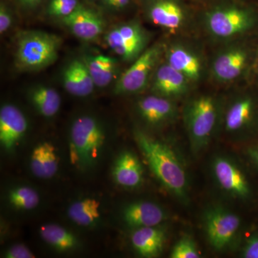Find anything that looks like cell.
<instances>
[{
  "label": "cell",
  "instance_id": "obj_1",
  "mask_svg": "<svg viewBox=\"0 0 258 258\" xmlns=\"http://www.w3.org/2000/svg\"><path fill=\"white\" fill-rule=\"evenodd\" d=\"M136 139L151 169L159 181L176 196L184 198L187 179L184 168L174 152L166 144L141 132L136 133Z\"/></svg>",
  "mask_w": 258,
  "mask_h": 258
},
{
  "label": "cell",
  "instance_id": "obj_2",
  "mask_svg": "<svg viewBox=\"0 0 258 258\" xmlns=\"http://www.w3.org/2000/svg\"><path fill=\"white\" fill-rule=\"evenodd\" d=\"M106 134L100 122L91 115L76 119L70 132L69 157L79 169L91 167L101 156Z\"/></svg>",
  "mask_w": 258,
  "mask_h": 258
},
{
  "label": "cell",
  "instance_id": "obj_3",
  "mask_svg": "<svg viewBox=\"0 0 258 258\" xmlns=\"http://www.w3.org/2000/svg\"><path fill=\"white\" fill-rule=\"evenodd\" d=\"M60 43L57 35L47 32H23L17 42L15 66L24 71L45 69L57 60Z\"/></svg>",
  "mask_w": 258,
  "mask_h": 258
},
{
  "label": "cell",
  "instance_id": "obj_4",
  "mask_svg": "<svg viewBox=\"0 0 258 258\" xmlns=\"http://www.w3.org/2000/svg\"><path fill=\"white\" fill-rule=\"evenodd\" d=\"M210 35L219 40H230L247 32L253 25L249 10L238 5H221L208 10L204 17Z\"/></svg>",
  "mask_w": 258,
  "mask_h": 258
},
{
  "label": "cell",
  "instance_id": "obj_5",
  "mask_svg": "<svg viewBox=\"0 0 258 258\" xmlns=\"http://www.w3.org/2000/svg\"><path fill=\"white\" fill-rule=\"evenodd\" d=\"M217 118V103L212 97L200 96L188 103L184 119L194 150L198 152L208 144Z\"/></svg>",
  "mask_w": 258,
  "mask_h": 258
},
{
  "label": "cell",
  "instance_id": "obj_6",
  "mask_svg": "<svg viewBox=\"0 0 258 258\" xmlns=\"http://www.w3.org/2000/svg\"><path fill=\"white\" fill-rule=\"evenodd\" d=\"M162 53L163 47L160 44L144 50L120 76L115 85V94H132L142 91L150 81L153 71L157 68Z\"/></svg>",
  "mask_w": 258,
  "mask_h": 258
},
{
  "label": "cell",
  "instance_id": "obj_7",
  "mask_svg": "<svg viewBox=\"0 0 258 258\" xmlns=\"http://www.w3.org/2000/svg\"><path fill=\"white\" fill-rule=\"evenodd\" d=\"M107 45L123 60H137L145 50L148 42L147 32L137 22L118 25L107 33Z\"/></svg>",
  "mask_w": 258,
  "mask_h": 258
},
{
  "label": "cell",
  "instance_id": "obj_8",
  "mask_svg": "<svg viewBox=\"0 0 258 258\" xmlns=\"http://www.w3.org/2000/svg\"><path fill=\"white\" fill-rule=\"evenodd\" d=\"M240 219L235 214L222 208L212 209L206 214L205 227L210 244L221 250L232 242L240 227Z\"/></svg>",
  "mask_w": 258,
  "mask_h": 258
},
{
  "label": "cell",
  "instance_id": "obj_9",
  "mask_svg": "<svg viewBox=\"0 0 258 258\" xmlns=\"http://www.w3.org/2000/svg\"><path fill=\"white\" fill-rule=\"evenodd\" d=\"M147 8L152 23L171 32L183 28L187 20V10L181 0H150Z\"/></svg>",
  "mask_w": 258,
  "mask_h": 258
},
{
  "label": "cell",
  "instance_id": "obj_10",
  "mask_svg": "<svg viewBox=\"0 0 258 258\" xmlns=\"http://www.w3.org/2000/svg\"><path fill=\"white\" fill-rule=\"evenodd\" d=\"M247 60L248 54L242 47H229L222 50L213 60L212 76L221 83L232 82L243 72Z\"/></svg>",
  "mask_w": 258,
  "mask_h": 258
},
{
  "label": "cell",
  "instance_id": "obj_11",
  "mask_svg": "<svg viewBox=\"0 0 258 258\" xmlns=\"http://www.w3.org/2000/svg\"><path fill=\"white\" fill-rule=\"evenodd\" d=\"M62 23L78 38L86 41L96 40L104 30L103 18L93 10L79 5Z\"/></svg>",
  "mask_w": 258,
  "mask_h": 258
},
{
  "label": "cell",
  "instance_id": "obj_12",
  "mask_svg": "<svg viewBox=\"0 0 258 258\" xmlns=\"http://www.w3.org/2000/svg\"><path fill=\"white\" fill-rule=\"evenodd\" d=\"M28 127V120L18 108L11 104L2 107L0 143L5 149L13 150L26 133Z\"/></svg>",
  "mask_w": 258,
  "mask_h": 258
},
{
  "label": "cell",
  "instance_id": "obj_13",
  "mask_svg": "<svg viewBox=\"0 0 258 258\" xmlns=\"http://www.w3.org/2000/svg\"><path fill=\"white\" fill-rule=\"evenodd\" d=\"M190 81L166 62L156 69L152 80V91L157 96L171 98L182 96L189 89Z\"/></svg>",
  "mask_w": 258,
  "mask_h": 258
},
{
  "label": "cell",
  "instance_id": "obj_14",
  "mask_svg": "<svg viewBox=\"0 0 258 258\" xmlns=\"http://www.w3.org/2000/svg\"><path fill=\"white\" fill-rule=\"evenodd\" d=\"M213 171L217 182L227 192L240 198L249 195V185L245 176L232 161L217 158L213 163Z\"/></svg>",
  "mask_w": 258,
  "mask_h": 258
},
{
  "label": "cell",
  "instance_id": "obj_15",
  "mask_svg": "<svg viewBox=\"0 0 258 258\" xmlns=\"http://www.w3.org/2000/svg\"><path fill=\"white\" fill-rule=\"evenodd\" d=\"M166 62L184 75L190 83L197 82L203 74V63L196 52L181 45H173L166 51Z\"/></svg>",
  "mask_w": 258,
  "mask_h": 258
},
{
  "label": "cell",
  "instance_id": "obj_16",
  "mask_svg": "<svg viewBox=\"0 0 258 258\" xmlns=\"http://www.w3.org/2000/svg\"><path fill=\"white\" fill-rule=\"evenodd\" d=\"M123 218L131 227H156L165 220L166 214L155 203L139 201L131 204L125 208Z\"/></svg>",
  "mask_w": 258,
  "mask_h": 258
},
{
  "label": "cell",
  "instance_id": "obj_17",
  "mask_svg": "<svg viewBox=\"0 0 258 258\" xmlns=\"http://www.w3.org/2000/svg\"><path fill=\"white\" fill-rule=\"evenodd\" d=\"M113 176L120 186L135 188L143 181V166L133 153L124 152L115 161Z\"/></svg>",
  "mask_w": 258,
  "mask_h": 258
},
{
  "label": "cell",
  "instance_id": "obj_18",
  "mask_svg": "<svg viewBox=\"0 0 258 258\" xmlns=\"http://www.w3.org/2000/svg\"><path fill=\"white\" fill-rule=\"evenodd\" d=\"M141 116L151 124H159L171 119L176 115V107L169 98L149 96L138 102Z\"/></svg>",
  "mask_w": 258,
  "mask_h": 258
},
{
  "label": "cell",
  "instance_id": "obj_19",
  "mask_svg": "<svg viewBox=\"0 0 258 258\" xmlns=\"http://www.w3.org/2000/svg\"><path fill=\"white\" fill-rule=\"evenodd\" d=\"M58 161L55 146L50 142H42L32 151L30 168L37 177L50 179L58 170Z\"/></svg>",
  "mask_w": 258,
  "mask_h": 258
},
{
  "label": "cell",
  "instance_id": "obj_20",
  "mask_svg": "<svg viewBox=\"0 0 258 258\" xmlns=\"http://www.w3.org/2000/svg\"><path fill=\"white\" fill-rule=\"evenodd\" d=\"M165 232L157 227H140L132 236V243L140 255L157 257L162 251Z\"/></svg>",
  "mask_w": 258,
  "mask_h": 258
},
{
  "label": "cell",
  "instance_id": "obj_21",
  "mask_svg": "<svg viewBox=\"0 0 258 258\" xmlns=\"http://www.w3.org/2000/svg\"><path fill=\"white\" fill-rule=\"evenodd\" d=\"M83 61L97 87H106L114 79L117 61L113 57L103 55L87 56Z\"/></svg>",
  "mask_w": 258,
  "mask_h": 258
},
{
  "label": "cell",
  "instance_id": "obj_22",
  "mask_svg": "<svg viewBox=\"0 0 258 258\" xmlns=\"http://www.w3.org/2000/svg\"><path fill=\"white\" fill-rule=\"evenodd\" d=\"M68 215L76 225L83 227L92 226L101 217V203L93 198L78 200L69 207Z\"/></svg>",
  "mask_w": 258,
  "mask_h": 258
},
{
  "label": "cell",
  "instance_id": "obj_23",
  "mask_svg": "<svg viewBox=\"0 0 258 258\" xmlns=\"http://www.w3.org/2000/svg\"><path fill=\"white\" fill-rule=\"evenodd\" d=\"M32 104L42 116L50 118L58 112L61 97L57 91L49 86H39L30 93Z\"/></svg>",
  "mask_w": 258,
  "mask_h": 258
},
{
  "label": "cell",
  "instance_id": "obj_24",
  "mask_svg": "<svg viewBox=\"0 0 258 258\" xmlns=\"http://www.w3.org/2000/svg\"><path fill=\"white\" fill-rule=\"evenodd\" d=\"M42 240L59 252H68L76 248L78 240L70 231L55 224L42 225L40 229Z\"/></svg>",
  "mask_w": 258,
  "mask_h": 258
},
{
  "label": "cell",
  "instance_id": "obj_25",
  "mask_svg": "<svg viewBox=\"0 0 258 258\" xmlns=\"http://www.w3.org/2000/svg\"><path fill=\"white\" fill-rule=\"evenodd\" d=\"M253 111V103L249 98L235 101L227 111L225 117V128L228 132L240 130L250 120Z\"/></svg>",
  "mask_w": 258,
  "mask_h": 258
},
{
  "label": "cell",
  "instance_id": "obj_26",
  "mask_svg": "<svg viewBox=\"0 0 258 258\" xmlns=\"http://www.w3.org/2000/svg\"><path fill=\"white\" fill-rule=\"evenodd\" d=\"M9 202L18 210H30L36 208L40 197L35 190L28 186H19L10 191Z\"/></svg>",
  "mask_w": 258,
  "mask_h": 258
},
{
  "label": "cell",
  "instance_id": "obj_27",
  "mask_svg": "<svg viewBox=\"0 0 258 258\" xmlns=\"http://www.w3.org/2000/svg\"><path fill=\"white\" fill-rule=\"evenodd\" d=\"M62 84L64 89L71 95L78 97H85L84 91L80 81L76 60L70 62L62 74Z\"/></svg>",
  "mask_w": 258,
  "mask_h": 258
},
{
  "label": "cell",
  "instance_id": "obj_28",
  "mask_svg": "<svg viewBox=\"0 0 258 258\" xmlns=\"http://www.w3.org/2000/svg\"><path fill=\"white\" fill-rule=\"evenodd\" d=\"M171 257L199 258L200 257V254L192 239L185 236L180 239L173 247Z\"/></svg>",
  "mask_w": 258,
  "mask_h": 258
},
{
  "label": "cell",
  "instance_id": "obj_29",
  "mask_svg": "<svg viewBox=\"0 0 258 258\" xmlns=\"http://www.w3.org/2000/svg\"><path fill=\"white\" fill-rule=\"evenodd\" d=\"M79 5L78 0H51L48 13L52 16L62 19L71 15Z\"/></svg>",
  "mask_w": 258,
  "mask_h": 258
},
{
  "label": "cell",
  "instance_id": "obj_30",
  "mask_svg": "<svg viewBox=\"0 0 258 258\" xmlns=\"http://www.w3.org/2000/svg\"><path fill=\"white\" fill-rule=\"evenodd\" d=\"M5 257L7 258H33L35 254L30 249L24 244H15L10 247L5 252Z\"/></svg>",
  "mask_w": 258,
  "mask_h": 258
},
{
  "label": "cell",
  "instance_id": "obj_31",
  "mask_svg": "<svg viewBox=\"0 0 258 258\" xmlns=\"http://www.w3.org/2000/svg\"><path fill=\"white\" fill-rule=\"evenodd\" d=\"M13 23V16L5 5L0 6V32L1 34L8 31Z\"/></svg>",
  "mask_w": 258,
  "mask_h": 258
},
{
  "label": "cell",
  "instance_id": "obj_32",
  "mask_svg": "<svg viewBox=\"0 0 258 258\" xmlns=\"http://www.w3.org/2000/svg\"><path fill=\"white\" fill-rule=\"evenodd\" d=\"M243 257L258 258V236H254L247 241L244 249Z\"/></svg>",
  "mask_w": 258,
  "mask_h": 258
},
{
  "label": "cell",
  "instance_id": "obj_33",
  "mask_svg": "<svg viewBox=\"0 0 258 258\" xmlns=\"http://www.w3.org/2000/svg\"><path fill=\"white\" fill-rule=\"evenodd\" d=\"M129 3H130V0H113L111 7L115 9H123L128 6Z\"/></svg>",
  "mask_w": 258,
  "mask_h": 258
},
{
  "label": "cell",
  "instance_id": "obj_34",
  "mask_svg": "<svg viewBox=\"0 0 258 258\" xmlns=\"http://www.w3.org/2000/svg\"><path fill=\"white\" fill-rule=\"evenodd\" d=\"M249 152L251 157L258 166V149H251Z\"/></svg>",
  "mask_w": 258,
  "mask_h": 258
},
{
  "label": "cell",
  "instance_id": "obj_35",
  "mask_svg": "<svg viewBox=\"0 0 258 258\" xmlns=\"http://www.w3.org/2000/svg\"><path fill=\"white\" fill-rule=\"evenodd\" d=\"M40 0H21L24 5H28V6H33L37 5Z\"/></svg>",
  "mask_w": 258,
  "mask_h": 258
},
{
  "label": "cell",
  "instance_id": "obj_36",
  "mask_svg": "<svg viewBox=\"0 0 258 258\" xmlns=\"http://www.w3.org/2000/svg\"><path fill=\"white\" fill-rule=\"evenodd\" d=\"M103 2H104V3H106V5L111 6L112 3H113V0H103Z\"/></svg>",
  "mask_w": 258,
  "mask_h": 258
}]
</instances>
